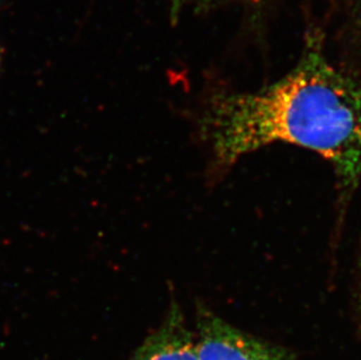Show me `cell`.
Instances as JSON below:
<instances>
[{"label": "cell", "instance_id": "cell-1", "mask_svg": "<svg viewBox=\"0 0 361 360\" xmlns=\"http://www.w3.org/2000/svg\"><path fill=\"white\" fill-rule=\"evenodd\" d=\"M199 126L219 167L263 146L293 144L332 165L344 199L361 181V80L338 71L316 44L271 85L213 96Z\"/></svg>", "mask_w": 361, "mask_h": 360}, {"label": "cell", "instance_id": "cell-2", "mask_svg": "<svg viewBox=\"0 0 361 360\" xmlns=\"http://www.w3.org/2000/svg\"><path fill=\"white\" fill-rule=\"evenodd\" d=\"M198 360H293L288 351L238 329L209 310L197 318Z\"/></svg>", "mask_w": 361, "mask_h": 360}, {"label": "cell", "instance_id": "cell-3", "mask_svg": "<svg viewBox=\"0 0 361 360\" xmlns=\"http://www.w3.org/2000/svg\"><path fill=\"white\" fill-rule=\"evenodd\" d=\"M129 360H198L195 332L188 328L177 302L171 303L163 323Z\"/></svg>", "mask_w": 361, "mask_h": 360}]
</instances>
